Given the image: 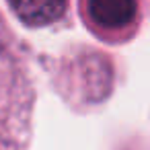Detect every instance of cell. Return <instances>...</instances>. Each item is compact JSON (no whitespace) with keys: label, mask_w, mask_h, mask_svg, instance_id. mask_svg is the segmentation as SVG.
I'll use <instances>...</instances> for the list:
<instances>
[{"label":"cell","mask_w":150,"mask_h":150,"mask_svg":"<svg viewBox=\"0 0 150 150\" xmlns=\"http://www.w3.org/2000/svg\"><path fill=\"white\" fill-rule=\"evenodd\" d=\"M144 4L146 0H82V17L97 37L121 43L136 35Z\"/></svg>","instance_id":"obj_1"},{"label":"cell","mask_w":150,"mask_h":150,"mask_svg":"<svg viewBox=\"0 0 150 150\" xmlns=\"http://www.w3.org/2000/svg\"><path fill=\"white\" fill-rule=\"evenodd\" d=\"M8 4L23 23L43 27L64 15L68 0H8Z\"/></svg>","instance_id":"obj_2"}]
</instances>
